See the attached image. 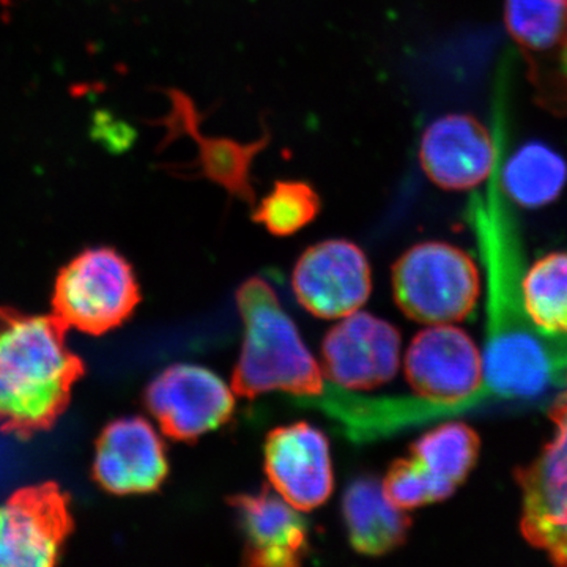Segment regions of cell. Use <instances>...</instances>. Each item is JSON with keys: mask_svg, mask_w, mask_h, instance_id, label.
Instances as JSON below:
<instances>
[{"mask_svg": "<svg viewBox=\"0 0 567 567\" xmlns=\"http://www.w3.org/2000/svg\"><path fill=\"white\" fill-rule=\"evenodd\" d=\"M73 528L69 495L58 484L14 492L0 505V567L58 565Z\"/></svg>", "mask_w": 567, "mask_h": 567, "instance_id": "cell-8", "label": "cell"}, {"mask_svg": "<svg viewBox=\"0 0 567 567\" xmlns=\"http://www.w3.org/2000/svg\"><path fill=\"white\" fill-rule=\"evenodd\" d=\"M566 182L565 159L543 144L525 145L503 171L507 196L524 207H540L557 199Z\"/></svg>", "mask_w": 567, "mask_h": 567, "instance_id": "cell-19", "label": "cell"}, {"mask_svg": "<svg viewBox=\"0 0 567 567\" xmlns=\"http://www.w3.org/2000/svg\"><path fill=\"white\" fill-rule=\"evenodd\" d=\"M395 305L423 324L461 322L475 311L480 271L468 254L445 241L406 249L391 268Z\"/></svg>", "mask_w": 567, "mask_h": 567, "instance_id": "cell-4", "label": "cell"}, {"mask_svg": "<svg viewBox=\"0 0 567 567\" xmlns=\"http://www.w3.org/2000/svg\"><path fill=\"white\" fill-rule=\"evenodd\" d=\"M173 111H171L169 125L173 136H189L196 142L197 155L192 163L194 177L204 178L221 186L224 192L245 204H256V188H254L252 166L257 156L268 147L271 134L264 132L259 140L244 142L230 137H213L200 134V112L196 104L185 93L169 92Z\"/></svg>", "mask_w": 567, "mask_h": 567, "instance_id": "cell-15", "label": "cell"}, {"mask_svg": "<svg viewBox=\"0 0 567 567\" xmlns=\"http://www.w3.org/2000/svg\"><path fill=\"white\" fill-rule=\"evenodd\" d=\"M144 404L164 435L185 443L218 431L235 413L233 390L196 364H173L159 372L145 388Z\"/></svg>", "mask_w": 567, "mask_h": 567, "instance_id": "cell-7", "label": "cell"}, {"mask_svg": "<svg viewBox=\"0 0 567 567\" xmlns=\"http://www.w3.org/2000/svg\"><path fill=\"white\" fill-rule=\"evenodd\" d=\"M244 344L233 374V391L246 399L284 393L293 404L327 391L323 369L308 349L297 324L284 311L274 287L259 276L237 290Z\"/></svg>", "mask_w": 567, "mask_h": 567, "instance_id": "cell-3", "label": "cell"}, {"mask_svg": "<svg viewBox=\"0 0 567 567\" xmlns=\"http://www.w3.org/2000/svg\"><path fill=\"white\" fill-rule=\"evenodd\" d=\"M298 303L319 319H344L360 311L372 292V270L363 249L346 238L309 246L295 264Z\"/></svg>", "mask_w": 567, "mask_h": 567, "instance_id": "cell-9", "label": "cell"}, {"mask_svg": "<svg viewBox=\"0 0 567 567\" xmlns=\"http://www.w3.org/2000/svg\"><path fill=\"white\" fill-rule=\"evenodd\" d=\"M565 71H566V76H567V41L565 44Z\"/></svg>", "mask_w": 567, "mask_h": 567, "instance_id": "cell-22", "label": "cell"}, {"mask_svg": "<svg viewBox=\"0 0 567 567\" xmlns=\"http://www.w3.org/2000/svg\"><path fill=\"white\" fill-rule=\"evenodd\" d=\"M323 374L347 391H371L390 383L401 365V334L386 320L353 312L324 334Z\"/></svg>", "mask_w": 567, "mask_h": 567, "instance_id": "cell-10", "label": "cell"}, {"mask_svg": "<svg viewBox=\"0 0 567 567\" xmlns=\"http://www.w3.org/2000/svg\"><path fill=\"white\" fill-rule=\"evenodd\" d=\"M507 32L524 50L546 52L567 41V0H506Z\"/></svg>", "mask_w": 567, "mask_h": 567, "instance_id": "cell-21", "label": "cell"}, {"mask_svg": "<svg viewBox=\"0 0 567 567\" xmlns=\"http://www.w3.org/2000/svg\"><path fill=\"white\" fill-rule=\"evenodd\" d=\"M264 470L276 494L301 513L323 506L334 491L328 436L306 421L268 432Z\"/></svg>", "mask_w": 567, "mask_h": 567, "instance_id": "cell-11", "label": "cell"}, {"mask_svg": "<svg viewBox=\"0 0 567 567\" xmlns=\"http://www.w3.org/2000/svg\"><path fill=\"white\" fill-rule=\"evenodd\" d=\"M496 162L494 140L470 114H447L424 130L420 163L425 177L446 192H468L487 181Z\"/></svg>", "mask_w": 567, "mask_h": 567, "instance_id": "cell-14", "label": "cell"}, {"mask_svg": "<svg viewBox=\"0 0 567 567\" xmlns=\"http://www.w3.org/2000/svg\"><path fill=\"white\" fill-rule=\"evenodd\" d=\"M141 303L132 264L111 248L74 257L55 279L52 311L66 328L100 336L125 323Z\"/></svg>", "mask_w": 567, "mask_h": 567, "instance_id": "cell-5", "label": "cell"}, {"mask_svg": "<svg viewBox=\"0 0 567 567\" xmlns=\"http://www.w3.org/2000/svg\"><path fill=\"white\" fill-rule=\"evenodd\" d=\"M555 434L528 466L517 470L520 532L554 565L567 567V369L550 409Z\"/></svg>", "mask_w": 567, "mask_h": 567, "instance_id": "cell-6", "label": "cell"}, {"mask_svg": "<svg viewBox=\"0 0 567 567\" xmlns=\"http://www.w3.org/2000/svg\"><path fill=\"white\" fill-rule=\"evenodd\" d=\"M529 320L540 334L567 341V252H551L524 275Z\"/></svg>", "mask_w": 567, "mask_h": 567, "instance_id": "cell-18", "label": "cell"}, {"mask_svg": "<svg viewBox=\"0 0 567 567\" xmlns=\"http://www.w3.org/2000/svg\"><path fill=\"white\" fill-rule=\"evenodd\" d=\"M480 450V435L464 423L439 425L410 446L409 458L432 505L445 502L468 480Z\"/></svg>", "mask_w": 567, "mask_h": 567, "instance_id": "cell-17", "label": "cell"}, {"mask_svg": "<svg viewBox=\"0 0 567 567\" xmlns=\"http://www.w3.org/2000/svg\"><path fill=\"white\" fill-rule=\"evenodd\" d=\"M322 212V197L305 181H276L270 193L254 204L252 221L275 237H290L316 221Z\"/></svg>", "mask_w": 567, "mask_h": 567, "instance_id": "cell-20", "label": "cell"}, {"mask_svg": "<svg viewBox=\"0 0 567 567\" xmlns=\"http://www.w3.org/2000/svg\"><path fill=\"white\" fill-rule=\"evenodd\" d=\"M487 275L486 347L481 404L491 399L532 398L561 383L567 349L536 330L524 300V265L503 224H481Z\"/></svg>", "mask_w": 567, "mask_h": 567, "instance_id": "cell-1", "label": "cell"}, {"mask_svg": "<svg viewBox=\"0 0 567 567\" xmlns=\"http://www.w3.org/2000/svg\"><path fill=\"white\" fill-rule=\"evenodd\" d=\"M166 445L147 420L121 417L103 429L96 442L92 473L114 495L158 492L169 476Z\"/></svg>", "mask_w": 567, "mask_h": 567, "instance_id": "cell-12", "label": "cell"}, {"mask_svg": "<svg viewBox=\"0 0 567 567\" xmlns=\"http://www.w3.org/2000/svg\"><path fill=\"white\" fill-rule=\"evenodd\" d=\"M341 511L350 547L358 555L385 557L409 539L412 518L386 498L382 480L374 475L365 473L350 481Z\"/></svg>", "mask_w": 567, "mask_h": 567, "instance_id": "cell-16", "label": "cell"}, {"mask_svg": "<svg viewBox=\"0 0 567 567\" xmlns=\"http://www.w3.org/2000/svg\"><path fill=\"white\" fill-rule=\"evenodd\" d=\"M54 315L0 308V429L21 440L48 431L70 405L84 375Z\"/></svg>", "mask_w": 567, "mask_h": 567, "instance_id": "cell-2", "label": "cell"}, {"mask_svg": "<svg viewBox=\"0 0 567 567\" xmlns=\"http://www.w3.org/2000/svg\"><path fill=\"white\" fill-rule=\"evenodd\" d=\"M245 539V566L297 567L311 554L308 520L270 487L227 496Z\"/></svg>", "mask_w": 567, "mask_h": 567, "instance_id": "cell-13", "label": "cell"}]
</instances>
